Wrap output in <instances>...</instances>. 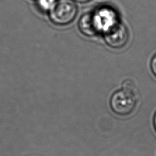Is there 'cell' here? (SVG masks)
Returning <instances> with one entry per match:
<instances>
[{
	"label": "cell",
	"mask_w": 156,
	"mask_h": 156,
	"mask_svg": "<svg viewBox=\"0 0 156 156\" xmlns=\"http://www.w3.org/2000/svg\"><path fill=\"white\" fill-rule=\"evenodd\" d=\"M78 27L81 33L87 37H93L101 32L95 12L83 14L79 20Z\"/></svg>",
	"instance_id": "obj_4"
},
{
	"label": "cell",
	"mask_w": 156,
	"mask_h": 156,
	"mask_svg": "<svg viewBox=\"0 0 156 156\" xmlns=\"http://www.w3.org/2000/svg\"><path fill=\"white\" fill-rule=\"evenodd\" d=\"M73 1H76L77 2H80V3H85L90 1V0H73Z\"/></svg>",
	"instance_id": "obj_8"
},
{
	"label": "cell",
	"mask_w": 156,
	"mask_h": 156,
	"mask_svg": "<svg viewBox=\"0 0 156 156\" xmlns=\"http://www.w3.org/2000/svg\"><path fill=\"white\" fill-rule=\"evenodd\" d=\"M150 68L152 73L156 77V54H154L151 58L150 62Z\"/></svg>",
	"instance_id": "obj_6"
},
{
	"label": "cell",
	"mask_w": 156,
	"mask_h": 156,
	"mask_svg": "<svg viewBox=\"0 0 156 156\" xmlns=\"http://www.w3.org/2000/svg\"><path fill=\"white\" fill-rule=\"evenodd\" d=\"M129 32L125 24L117 22L104 32L106 44L113 49H121L128 42Z\"/></svg>",
	"instance_id": "obj_3"
},
{
	"label": "cell",
	"mask_w": 156,
	"mask_h": 156,
	"mask_svg": "<svg viewBox=\"0 0 156 156\" xmlns=\"http://www.w3.org/2000/svg\"><path fill=\"white\" fill-rule=\"evenodd\" d=\"M31 1H37V0H31Z\"/></svg>",
	"instance_id": "obj_9"
},
{
	"label": "cell",
	"mask_w": 156,
	"mask_h": 156,
	"mask_svg": "<svg viewBox=\"0 0 156 156\" xmlns=\"http://www.w3.org/2000/svg\"><path fill=\"white\" fill-rule=\"evenodd\" d=\"M153 125H154V127L155 129V130L156 131V112L155 113L154 118H153Z\"/></svg>",
	"instance_id": "obj_7"
},
{
	"label": "cell",
	"mask_w": 156,
	"mask_h": 156,
	"mask_svg": "<svg viewBox=\"0 0 156 156\" xmlns=\"http://www.w3.org/2000/svg\"><path fill=\"white\" fill-rule=\"evenodd\" d=\"M50 20L55 24L66 25L71 23L77 13V7L73 0H56L48 12Z\"/></svg>",
	"instance_id": "obj_2"
},
{
	"label": "cell",
	"mask_w": 156,
	"mask_h": 156,
	"mask_svg": "<svg viewBox=\"0 0 156 156\" xmlns=\"http://www.w3.org/2000/svg\"><path fill=\"white\" fill-rule=\"evenodd\" d=\"M137 101L138 95L133 83L130 80H126L122 83V88L112 95L110 105L115 113L126 116L133 111Z\"/></svg>",
	"instance_id": "obj_1"
},
{
	"label": "cell",
	"mask_w": 156,
	"mask_h": 156,
	"mask_svg": "<svg viewBox=\"0 0 156 156\" xmlns=\"http://www.w3.org/2000/svg\"><path fill=\"white\" fill-rule=\"evenodd\" d=\"M38 7L43 11L49 12L54 5L56 0H37Z\"/></svg>",
	"instance_id": "obj_5"
}]
</instances>
